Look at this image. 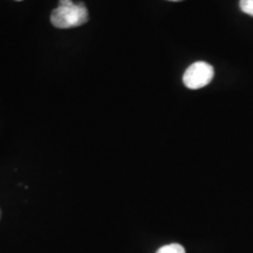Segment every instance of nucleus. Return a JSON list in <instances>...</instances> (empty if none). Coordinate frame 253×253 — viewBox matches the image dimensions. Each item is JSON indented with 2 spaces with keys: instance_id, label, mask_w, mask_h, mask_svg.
Segmentation results:
<instances>
[{
  "instance_id": "f257e3e1",
  "label": "nucleus",
  "mask_w": 253,
  "mask_h": 253,
  "mask_svg": "<svg viewBox=\"0 0 253 253\" xmlns=\"http://www.w3.org/2000/svg\"><path fill=\"white\" fill-rule=\"evenodd\" d=\"M89 19L88 9L84 2L72 0H59V5L50 14V21L56 28H73L86 24Z\"/></svg>"
},
{
  "instance_id": "f03ea898",
  "label": "nucleus",
  "mask_w": 253,
  "mask_h": 253,
  "mask_svg": "<svg viewBox=\"0 0 253 253\" xmlns=\"http://www.w3.org/2000/svg\"><path fill=\"white\" fill-rule=\"evenodd\" d=\"M214 77V69L211 65L198 61L192 63L183 75V82L189 89H199L208 86Z\"/></svg>"
},
{
  "instance_id": "7ed1b4c3",
  "label": "nucleus",
  "mask_w": 253,
  "mask_h": 253,
  "mask_svg": "<svg viewBox=\"0 0 253 253\" xmlns=\"http://www.w3.org/2000/svg\"><path fill=\"white\" fill-rule=\"evenodd\" d=\"M156 253H185V250L182 245L173 243V244L162 246V248L157 250Z\"/></svg>"
},
{
  "instance_id": "20e7f679",
  "label": "nucleus",
  "mask_w": 253,
  "mask_h": 253,
  "mask_svg": "<svg viewBox=\"0 0 253 253\" xmlns=\"http://www.w3.org/2000/svg\"><path fill=\"white\" fill-rule=\"evenodd\" d=\"M240 9L253 17V0H240Z\"/></svg>"
},
{
  "instance_id": "39448f33",
  "label": "nucleus",
  "mask_w": 253,
  "mask_h": 253,
  "mask_svg": "<svg viewBox=\"0 0 253 253\" xmlns=\"http://www.w3.org/2000/svg\"><path fill=\"white\" fill-rule=\"evenodd\" d=\"M170 1H182V0H170Z\"/></svg>"
},
{
  "instance_id": "423d86ee",
  "label": "nucleus",
  "mask_w": 253,
  "mask_h": 253,
  "mask_svg": "<svg viewBox=\"0 0 253 253\" xmlns=\"http://www.w3.org/2000/svg\"><path fill=\"white\" fill-rule=\"evenodd\" d=\"M17 1H21V0H17Z\"/></svg>"
}]
</instances>
